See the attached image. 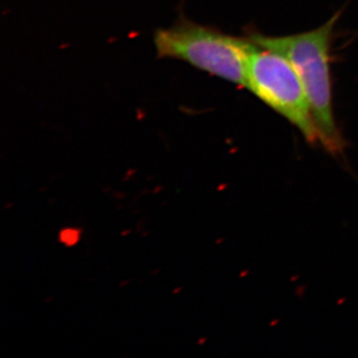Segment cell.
Instances as JSON below:
<instances>
[{
	"label": "cell",
	"mask_w": 358,
	"mask_h": 358,
	"mask_svg": "<svg viewBox=\"0 0 358 358\" xmlns=\"http://www.w3.org/2000/svg\"><path fill=\"white\" fill-rule=\"evenodd\" d=\"M338 17L339 13L320 27L298 34L268 36L252 31L246 36L253 43L281 54L293 66L312 108L319 143L333 155L343 154L345 147L334 117L331 76V41Z\"/></svg>",
	"instance_id": "1"
},
{
	"label": "cell",
	"mask_w": 358,
	"mask_h": 358,
	"mask_svg": "<svg viewBox=\"0 0 358 358\" xmlns=\"http://www.w3.org/2000/svg\"><path fill=\"white\" fill-rule=\"evenodd\" d=\"M154 43L159 58L182 61L246 88L247 64L252 42L199 24L180 15L173 25L155 30Z\"/></svg>",
	"instance_id": "2"
},
{
	"label": "cell",
	"mask_w": 358,
	"mask_h": 358,
	"mask_svg": "<svg viewBox=\"0 0 358 358\" xmlns=\"http://www.w3.org/2000/svg\"><path fill=\"white\" fill-rule=\"evenodd\" d=\"M246 88L291 122L310 145L319 143L307 94L296 70L284 56L252 42Z\"/></svg>",
	"instance_id": "3"
},
{
	"label": "cell",
	"mask_w": 358,
	"mask_h": 358,
	"mask_svg": "<svg viewBox=\"0 0 358 358\" xmlns=\"http://www.w3.org/2000/svg\"><path fill=\"white\" fill-rule=\"evenodd\" d=\"M79 238V231L74 229L63 230L60 235L61 242L68 246L76 244Z\"/></svg>",
	"instance_id": "4"
}]
</instances>
